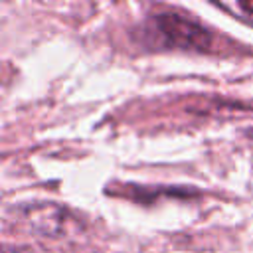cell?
Returning <instances> with one entry per match:
<instances>
[{
  "instance_id": "6da1fadb",
  "label": "cell",
  "mask_w": 253,
  "mask_h": 253,
  "mask_svg": "<svg viewBox=\"0 0 253 253\" xmlns=\"http://www.w3.org/2000/svg\"><path fill=\"white\" fill-rule=\"evenodd\" d=\"M154 34L170 47L180 49H210L211 32L182 14H156L152 18Z\"/></svg>"
},
{
  "instance_id": "3957f363",
  "label": "cell",
  "mask_w": 253,
  "mask_h": 253,
  "mask_svg": "<svg viewBox=\"0 0 253 253\" xmlns=\"http://www.w3.org/2000/svg\"><path fill=\"white\" fill-rule=\"evenodd\" d=\"M215 6L239 18L241 22L253 26V0H225V2H215Z\"/></svg>"
},
{
  "instance_id": "7a4b0ae2",
  "label": "cell",
  "mask_w": 253,
  "mask_h": 253,
  "mask_svg": "<svg viewBox=\"0 0 253 253\" xmlns=\"http://www.w3.org/2000/svg\"><path fill=\"white\" fill-rule=\"evenodd\" d=\"M16 221L26 231L49 239L63 237L75 225V219L65 208L55 204H28L18 208Z\"/></svg>"
}]
</instances>
